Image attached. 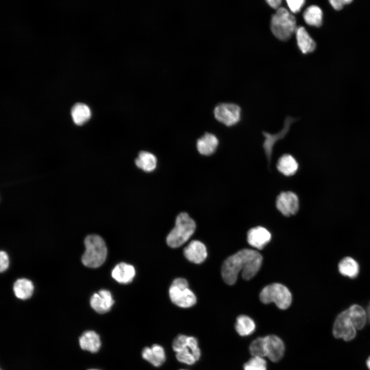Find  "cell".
Here are the masks:
<instances>
[{"instance_id": "23", "label": "cell", "mask_w": 370, "mask_h": 370, "mask_svg": "<svg viewBox=\"0 0 370 370\" xmlns=\"http://www.w3.org/2000/svg\"><path fill=\"white\" fill-rule=\"evenodd\" d=\"M34 287L32 282L26 279H20L16 281L13 285L15 296L22 300L30 298L33 292Z\"/></svg>"}, {"instance_id": "30", "label": "cell", "mask_w": 370, "mask_h": 370, "mask_svg": "<svg viewBox=\"0 0 370 370\" xmlns=\"http://www.w3.org/2000/svg\"><path fill=\"white\" fill-rule=\"evenodd\" d=\"M244 370H267V362L262 357H252L245 363Z\"/></svg>"}, {"instance_id": "28", "label": "cell", "mask_w": 370, "mask_h": 370, "mask_svg": "<svg viewBox=\"0 0 370 370\" xmlns=\"http://www.w3.org/2000/svg\"><path fill=\"white\" fill-rule=\"evenodd\" d=\"M340 272L345 276L354 278L359 272V266L357 262L350 257L342 259L339 264Z\"/></svg>"}, {"instance_id": "8", "label": "cell", "mask_w": 370, "mask_h": 370, "mask_svg": "<svg viewBox=\"0 0 370 370\" xmlns=\"http://www.w3.org/2000/svg\"><path fill=\"white\" fill-rule=\"evenodd\" d=\"M296 121V119L287 117L284 121L283 128L275 134H270L265 131L262 132L265 137L263 147L267 160L268 165H270L273 149L275 144L279 140L283 139L288 134L291 124Z\"/></svg>"}, {"instance_id": "25", "label": "cell", "mask_w": 370, "mask_h": 370, "mask_svg": "<svg viewBox=\"0 0 370 370\" xmlns=\"http://www.w3.org/2000/svg\"><path fill=\"white\" fill-rule=\"evenodd\" d=\"M235 328L237 334L241 336H247L252 334L255 329L254 321L246 315L239 316L235 324Z\"/></svg>"}, {"instance_id": "31", "label": "cell", "mask_w": 370, "mask_h": 370, "mask_svg": "<svg viewBox=\"0 0 370 370\" xmlns=\"http://www.w3.org/2000/svg\"><path fill=\"white\" fill-rule=\"evenodd\" d=\"M188 336L184 335H179L174 340L172 344L173 350L178 352L184 348L188 344Z\"/></svg>"}, {"instance_id": "40", "label": "cell", "mask_w": 370, "mask_h": 370, "mask_svg": "<svg viewBox=\"0 0 370 370\" xmlns=\"http://www.w3.org/2000/svg\"><path fill=\"white\" fill-rule=\"evenodd\" d=\"M2 370V369H1Z\"/></svg>"}, {"instance_id": "15", "label": "cell", "mask_w": 370, "mask_h": 370, "mask_svg": "<svg viewBox=\"0 0 370 370\" xmlns=\"http://www.w3.org/2000/svg\"><path fill=\"white\" fill-rule=\"evenodd\" d=\"M183 253L189 261L195 264L201 263L207 256L205 245L198 240L191 241L184 249Z\"/></svg>"}, {"instance_id": "32", "label": "cell", "mask_w": 370, "mask_h": 370, "mask_svg": "<svg viewBox=\"0 0 370 370\" xmlns=\"http://www.w3.org/2000/svg\"><path fill=\"white\" fill-rule=\"evenodd\" d=\"M287 5L292 13L299 12L305 4L303 0H287Z\"/></svg>"}, {"instance_id": "19", "label": "cell", "mask_w": 370, "mask_h": 370, "mask_svg": "<svg viewBox=\"0 0 370 370\" xmlns=\"http://www.w3.org/2000/svg\"><path fill=\"white\" fill-rule=\"evenodd\" d=\"M136 166L143 172L151 173L153 172L157 168V159L156 156L152 153L142 151L138 153L135 159Z\"/></svg>"}, {"instance_id": "29", "label": "cell", "mask_w": 370, "mask_h": 370, "mask_svg": "<svg viewBox=\"0 0 370 370\" xmlns=\"http://www.w3.org/2000/svg\"><path fill=\"white\" fill-rule=\"evenodd\" d=\"M249 350L253 357H266V343L264 337H258L250 345Z\"/></svg>"}, {"instance_id": "24", "label": "cell", "mask_w": 370, "mask_h": 370, "mask_svg": "<svg viewBox=\"0 0 370 370\" xmlns=\"http://www.w3.org/2000/svg\"><path fill=\"white\" fill-rule=\"evenodd\" d=\"M71 114L74 123L81 125L87 122L91 117L89 107L82 103H77L71 108Z\"/></svg>"}, {"instance_id": "37", "label": "cell", "mask_w": 370, "mask_h": 370, "mask_svg": "<svg viewBox=\"0 0 370 370\" xmlns=\"http://www.w3.org/2000/svg\"><path fill=\"white\" fill-rule=\"evenodd\" d=\"M368 313L369 316V318H370V305H369L368 307Z\"/></svg>"}, {"instance_id": "5", "label": "cell", "mask_w": 370, "mask_h": 370, "mask_svg": "<svg viewBox=\"0 0 370 370\" xmlns=\"http://www.w3.org/2000/svg\"><path fill=\"white\" fill-rule=\"evenodd\" d=\"M260 299L264 304L273 302L280 309H286L291 305L292 295L284 285L273 283L265 286L262 290Z\"/></svg>"}, {"instance_id": "13", "label": "cell", "mask_w": 370, "mask_h": 370, "mask_svg": "<svg viewBox=\"0 0 370 370\" xmlns=\"http://www.w3.org/2000/svg\"><path fill=\"white\" fill-rule=\"evenodd\" d=\"M266 357L272 362H276L283 357L285 345L283 341L275 335L265 337Z\"/></svg>"}, {"instance_id": "39", "label": "cell", "mask_w": 370, "mask_h": 370, "mask_svg": "<svg viewBox=\"0 0 370 370\" xmlns=\"http://www.w3.org/2000/svg\"><path fill=\"white\" fill-rule=\"evenodd\" d=\"M180 370H185V369H180Z\"/></svg>"}, {"instance_id": "21", "label": "cell", "mask_w": 370, "mask_h": 370, "mask_svg": "<svg viewBox=\"0 0 370 370\" xmlns=\"http://www.w3.org/2000/svg\"><path fill=\"white\" fill-rule=\"evenodd\" d=\"M79 343L82 349L91 353L97 352L101 344L99 336L91 330L84 332L79 339Z\"/></svg>"}, {"instance_id": "14", "label": "cell", "mask_w": 370, "mask_h": 370, "mask_svg": "<svg viewBox=\"0 0 370 370\" xmlns=\"http://www.w3.org/2000/svg\"><path fill=\"white\" fill-rule=\"evenodd\" d=\"M271 235L265 228L257 226L250 229L247 233L249 244L257 249L261 250L270 242Z\"/></svg>"}, {"instance_id": "4", "label": "cell", "mask_w": 370, "mask_h": 370, "mask_svg": "<svg viewBox=\"0 0 370 370\" xmlns=\"http://www.w3.org/2000/svg\"><path fill=\"white\" fill-rule=\"evenodd\" d=\"M271 30L278 39L286 41L296 31V20L286 9L280 7L271 17Z\"/></svg>"}, {"instance_id": "7", "label": "cell", "mask_w": 370, "mask_h": 370, "mask_svg": "<svg viewBox=\"0 0 370 370\" xmlns=\"http://www.w3.org/2000/svg\"><path fill=\"white\" fill-rule=\"evenodd\" d=\"M240 107L233 103H219L214 109L215 119L227 126L237 124L240 119Z\"/></svg>"}, {"instance_id": "22", "label": "cell", "mask_w": 370, "mask_h": 370, "mask_svg": "<svg viewBox=\"0 0 370 370\" xmlns=\"http://www.w3.org/2000/svg\"><path fill=\"white\" fill-rule=\"evenodd\" d=\"M296 37L299 49L303 53L313 51L316 48V43L303 27L296 30Z\"/></svg>"}, {"instance_id": "1", "label": "cell", "mask_w": 370, "mask_h": 370, "mask_svg": "<svg viewBox=\"0 0 370 370\" xmlns=\"http://www.w3.org/2000/svg\"><path fill=\"white\" fill-rule=\"evenodd\" d=\"M263 257L257 251L245 249L230 256L224 262L221 267V275L224 282L232 285L235 283L238 273L242 278L249 280L259 271Z\"/></svg>"}, {"instance_id": "12", "label": "cell", "mask_w": 370, "mask_h": 370, "mask_svg": "<svg viewBox=\"0 0 370 370\" xmlns=\"http://www.w3.org/2000/svg\"><path fill=\"white\" fill-rule=\"evenodd\" d=\"M90 303L91 307L96 312L104 313L110 310L114 305V300L109 291L102 289L92 295Z\"/></svg>"}, {"instance_id": "27", "label": "cell", "mask_w": 370, "mask_h": 370, "mask_svg": "<svg viewBox=\"0 0 370 370\" xmlns=\"http://www.w3.org/2000/svg\"><path fill=\"white\" fill-rule=\"evenodd\" d=\"M356 329H360L366 322V313L362 307L358 305H353L347 309Z\"/></svg>"}, {"instance_id": "6", "label": "cell", "mask_w": 370, "mask_h": 370, "mask_svg": "<svg viewBox=\"0 0 370 370\" xmlns=\"http://www.w3.org/2000/svg\"><path fill=\"white\" fill-rule=\"evenodd\" d=\"M169 295L174 304L182 308L191 307L196 302L195 295L189 288L187 281L183 278L174 280L169 289Z\"/></svg>"}, {"instance_id": "26", "label": "cell", "mask_w": 370, "mask_h": 370, "mask_svg": "<svg viewBox=\"0 0 370 370\" xmlns=\"http://www.w3.org/2000/svg\"><path fill=\"white\" fill-rule=\"evenodd\" d=\"M305 22L309 25L320 27L322 23L323 13L321 9L316 5H311L303 13Z\"/></svg>"}, {"instance_id": "17", "label": "cell", "mask_w": 370, "mask_h": 370, "mask_svg": "<svg viewBox=\"0 0 370 370\" xmlns=\"http://www.w3.org/2000/svg\"><path fill=\"white\" fill-rule=\"evenodd\" d=\"M142 357L156 367L161 366L166 358L164 348L158 344H154L151 347H144L142 351Z\"/></svg>"}, {"instance_id": "10", "label": "cell", "mask_w": 370, "mask_h": 370, "mask_svg": "<svg viewBox=\"0 0 370 370\" xmlns=\"http://www.w3.org/2000/svg\"><path fill=\"white\" fill-rule=\"evenodd\" d=\"M277 209L284 216L295 214L299 209V200L297 195L292 191L281 192L276 197Z\"/></svg>"}, {"instance_id": "2", "label": "cell", "mask_w": 370, "mask_h": 370, "mask_svg": "<svg viewBox=\"0 0 370 370\" xmlns=\"http://www.w3.org/2000/svg\"><path fill=\"white\" fill-rule=\"evenodd\" d=\"M84 244L86 250L82 256V263L90 268L101 266L107 256V248L103 238L97 235H90L85 238Z\"/></svg>"}, {"instance_id": "9", "label": "cell", "mask_w": 370, "mask_h": 370, "mask_svg": "<svg viewBox=\"0 0 370 370\" xmlns=\"http://www.w3.org/2000/svg\"><path fill=\"white\" fill-rule=\"evenodd\" d=\"M347 310L340 313L337 317L333 327V334L337 338L349 341L354 338L356 331Z\"/></svg>"}, {"instance_id": "34", "label": "cell", "mask_w": 370, "mask_h": 370, "mask_svg": "<svg viewBox=\"0 0 370 370\" xmlns=\"http://www.w3.org/2000/svg\"><path fill=\"white\" fill-rule=\"evenodd\" d=\"M351 0H332L329 3L332 7L336 10H341L345 5L349 4Z\"/></svg>"}, {"instance_id": "36", "label": "cell", "mask_w": 370, "mask_h": 370, "mask_svg": "<svg viewBox=\"0 0 370 370\" xmlns=\"http://www.w3.org/2000/svg\"><path fill=\"white\" fill-rule=\"evenodd\" d=\"M367 365L369 369H370V357L368 358V359L367 360Z\"/></svg>"}, {"instance_id": "35", "label": "cell", "mask_w": 370, "mask_h": 370, "mask_svg": "<svg viewBox=\"0 0 370 370\" xmlns=\"http://www.w3.org/2000/svg\"><path fill=\"white\" fill-rule=\"evenodd\" d=\"M266 2L271 7L277 10L280 8L282 3L281 0H268Z\"/></svg>"}, {"instance_id": "11", "label": "cell", "mask_w": 370, "mask_h": 370, "mask_svg": "<svg viewBox=\"0 0 370 370\" xmlns=\"http://www.w3.org/2000/svg\"><path fill=\"white\" fill-rule=\"evenodd\" d=\"M201 356L197 340L194 337L188 338V344L182 350L176 353V357L180 362L192 365L197 361Z\"/></svg>"}, {"instance_id": "33", "label": "cell", "mask_w": 370, "mask_h": 370, "mask_svg": "<svg viewBox=\"0 0 370 370\" xmlns=\"http://www.w3.org/2000/svg\"><path fill=\"white\" fill-rule=\"evenodd\" d=\"M9 257L6 252L1 251L0 253V271H5L9 266Z\"/></svg>"}, {"instance_id": "3", "label": "cell", "mask_w": 370, "mask_h": 370, "mask_svg": "<svg viewBox=\"0 0 370 370\" xmlns=\"http://www.w3.org/2000/svg\"><path fill=\"white\" fill-rule=\"evenodd\" d=\"M196 224L194 220L186 212L177 216L175 226L166 237L168 245L172 248H177L186 243L194 233Z\"/></svg>"}, {"instance_id": "16", "label": "cell", "mask_w": 370, "mask_h": 370, "mask_svg": "<svg viewBox=\"0 0 370 370\" xmlns=\"http://www.w3.org/2000/svg\"><path fill=\"white\" fill-rule=\"evenodd\" d=\"M218 143V139L214 134L206 132L197 140L196 145L200 154L209 156L215 152Z\"/></svg>"}, {"instance_id": "20", "label": "cell", "mask_w": 370, "mask_h": 370, "mask_svg": "<svg viewBox=\"0 0 370 370\" xmlns=\"http://www.w3.org/2000/svg\"><path fill=\"white\" fill-rule=\"evenodd\" d=\"M276 168L283 175L291 176L297 172L299 164L293 156L288 154H285L279 158Z\"/></svg>"}, {"instance_id": "38", "label": "cell", "mask_w": 370, "mask_h": 370, "mask_svg": "<svg viewBox=\"0 0 370 370\" xmlns=\"http://www.w3.org/2000/svg\"><path fill=\"white\" fill-rule=\"evenodd\" d=\"M89 370H97V369H89Z\"/></svg>"}, {"instance_id": "18", "label": "cell", "mask_w": 370, "mask_h": 370, "mask_svg": "<svg viewBox=\"0 0 370 370\" xmlns=\"http://www.w3.org/2000/svg\"><path fill=\"white\" fill-rule=\"evenodd\" d=\"M135 275L134 267L125 263L117 264L112 272L114 279L120 283L128 284L131 283Z\"/></svg>"}]
</instances>
